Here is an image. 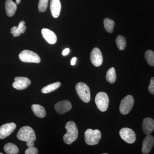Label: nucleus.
Segmentation results:
<instances>
[{"label":"nucleus","mask_w":154,"mask_h":154,"mask_svg":"<svg viewBox=\"0 0 154 154\" xmlns=\"http://www.w3.org/2000/svg\"><path fill=\"white\" fill-rule=\"evenodd\" d=\"M66 133L63 136V139L65 143L70 145L78 138V129L75 123L73 121H69L65 125Z\"/></svg>","instance_id":"f257e3e1"},{"label":"nucleus","mask_w":154,"mask_h":154,"mask_svg":"<svg viewBox=\"0 0 154 154\" xmlns=\"http://www.w3.org/2000/svg\"><path fill=\"white\" fill-rule=\"evenodd\" d=\"M17 137L19 140L26 142H34L36 140L34 130L29 126H25L21 128L17 133Z\"/></svg>","instance_id":"f03ea898"},{"label":"nucleus","mask_w":154,"mask_h":154,"mask_svg":"<svg viewBox=\"0 0 154 154\" xmlns=\"http://www.w3.org/2000/svg\"><path fill=\"white\" fill-rule=\"evenodd\" d=\"M85 137L87 144L94 146L99 143L102 137V134L99 130L88 129L85 132Z\"/></svg>","instance_id":"7ed1b4c3"},{"label":"nucleus","mask_w":154,"mask_h":154,"mask_svg":"<svg viewBox=\"0 0 154 154\" xmlns=\"http://www.w3.org/2000/svg\"><path fill=\"white\" fill-rule=\"evenodd\" d=\"M76 91L78 96L83 102L88 103L91 100L90 88L86 84L83 82L77 83Z\"/></svg>","instance_id":"20e7f679"},{"label":"nucleus","mask_w":154,"mask_h":154,"mask_svg":"<svg viewBox=\"0 0 154 154\" xmlns=\"http://www.w3.org/2000/svg\"><path fill=\"white\" fill-rule=\"evenodd\" d=\"M19 58L20 60L25 63H38L41 61V58L37 54L28 50H25L20 53Z\"/></svg>","instance_id":"39448f33"},{"label":"nucleus","mask_w":154,"mask_h":154,"mask_svg":"<svg viewBox=\"0 0 154 154\" xmlns=\"http://www.w3.org/2000/svg\"><path fill=\"white\" fill-rule=\"evenodd\" d=\"M109 102L108 96L105 92H99L96 95L95 103L97 108L102 112H105L107 110Z\"/></svg>","instance_id":"423d86ee"},{"label":"nucleus","mask_w":154,"mask_h":154,"mask_svg":"<svg viewBox=\"0 0 154 154\" xmlns=\"http://www.w3.org/2000/svg\"><path fill=\"white\" fill-rule=\"evenodd\" d=\"M134 104V99L131 95H127L122 100L119 106V111L122 114L126 115L132 110Z\"/></svg>","instance_id":"0eeeda50"},{"label":"nucleus","mask_w":154,"mask_h":154,"mask_svg":"<svg viewBox=\"0 0 154 154\" xmlns=\"http://www.w3.org/2000/svg\"><path fill=\"white\" fill-rule=\"evenodd\" d=\"M119 135L121 138L128 143H134L136 139L134 131L128 128H122L119 131Z\"/></svg>","instance_id":"6e6552de"},{"label":"nucleus","mask_w":154,"mask_h":154,"mask_svg":"<svg viewBox=\"0 0 154 154\" xmlns=\"http://www.w3.org/2000/svg\"><path fill=\"white\" fill-rule=\"evenodd\" d=\"M91 63L94 66L99 67L102 65L103 63V57L102 52L98 48H94L92 50L90 56Z\"/></svg>","instance_id":"1a4fd4ad"},{"label":"nucleus","mask_w":154,"mask_h":154,"mask_svg":"<svg viewBox=\"0 0 154 154\" xmlns=\"http://www.w3.org/2000/svg\"><path fill=\"white\" fill-rule=\"evenodd\" d=\"M12 84L13 87L18 90H23L28 88L31 84L30 80L25 77H17Z\"/></svg>","instance_id":"9d476101"},{"label":"nucleus","mask_w":154,"mask_h":154,"mask_svg":"<svg viewBox=\"0 0 154 154\" xmlns=\"http://www.w3.org/2000/svg\"><path fill=\"white\" fill-rule=\"evenodd\" d=\"M16 125L14 122L6 123L0 127V139L8 137L12 133L16 128Z\"/></svg>","instance_id":"9b49d317"},{"label":"nucleus","mask_w":154,"mask_h":154,"mask_svg":"<svg viewBox=\"0 0 154 154\" xmlns=\"http://www.w3.org/2000/svg\"><path fill=\"white\" fill-rule=\"evenodd\" d=\"M72 104L68 100H65L57 103L54 108L57 113L63 114L69 111L72 108Z\"/></svg>","instance_id":"f8f14e48"},{"label":"nucleus","mask_w":154,"mask_h":154,"mask_svg":"<svg viewBox=\"0 0 154 154\" xmlns=\"http://www.w3.org/2000/svg\"><path fill=\"white\" fill-rule=\"evenodd\" d=\"M154 144V138L150 134L148 135L143 141L142 152L143 154H147L151 151Z\"/></svg>","instance_id":"ddd939ff"},{"label":"nucleus","mask_w":154,"mask_h":154,"mask_svg":"<svg viewBox=\"0 0 154 154\" xmlns=\"http://www.w3.org/2000/svg\"><path fill=\"white\" fill-rule=\"evenodd\" d=\"M142 129L144 133L146 135L151 134L154 129L153 119L149 117L145 118L143 121Z\"/></svg>","instance_id":"4468645a"},{"label":"nucleus","mask_w":154,"mask_h":154,"mask_svg":"<svg viewBox=\"0 0 154 154\" xmlns=\"http://www.w3.org/2000/svg\"><path fill=\"white\" fill-rule=\"evenodd\" d=\"M42 34L47 42L50 44H55L57 41V37L55 33L47 28H43L41 31Z\"/></svg>","instance_id":"2eb2a0df"},{"label":"nucleus","mask_w":154,"mask_h":154,"mask_svg":"<svg viewBox=\"0 0 154 154\" xmlns=\"http://www.w3.org/2000/svg\"><path fill=\"white\" fill-rule=\"evenodd\" d=\"M61 5L60 0H51L50 11L54 18H57L60 14Z\"/></svg>","instance_id":"dca6fc26"},{"label":"nucleus","mask_w":154,"mask_h":154,"mask_svg":"<svg viewBox=\"0 0 154 154\" xmlns=\"http://www.w3.org/2000/svg\"><path fill=\"white\" fill-rule=\"evenodd\" d=\"M5 8L7 16L12 17L15 14L17 11V4L14 3L12 0H6Z\"/></svg>","instance_id":"f3484780"},{"label":"nucleus","mask_w":154,"mask_h":154,"mask_svg":"<svg viewBox=\"0 0 154 154\" xmlns=\"http://www.w3.org/2000/svg\"><path fill=\"white\" fill-rule=\"evenodd\" d=\"M31 109L35 115L39 118H43L46 115L45 109L41 105L34 104L31 106Z\"/></svg>","instance_id":"a211bd4d"},{"label":"nucleus","mask_w":154,"mask_h":154,"mask_svg":"<svg viewBox=\"0 0 154 154\" xmlns=\"http://www.w3.org/2000/svg\"><path fill=\"white\" fill-rule=\"evenodd\" d=\"M4 151L8 154H17L19 152V149L16 145L9 143L4 146Z\"/></svg>","instance_id":"6ab92c4d"},{"label":"nucleus","mask_w":154,"mask_h":154,"mask_svg":"<svg viewBox=\"0 0 154 154\" xmlns=\"http://www.w3.org/2000/svg\"><path fill=\"white\" fill-rule=\"evenodd\" d=\"M61 85V83L59 82L53 83L44 87L42 89V92L43 94H48L51 93L58 89Z\"/></svg>","instance_id":"aec40b11"},{"label":"nucleus","mask_w":154,"mask_h":154,"mask_svg":"<svg viewBox=\"0 0 154 154\" xmlns=\"http://www.w3.org/2000/svg\"><path fill=\"white\" fill-rule=\"evenodd\" d=\"M106 79L107 82L110 84H113L115 82L116 79V75L114 68H111L108 70L106 75Z\"/></svg>","instance_id":"412c9836"},{"label":"nucleus","mask_w":154,"mask_h":154,"mask_svg":"<svg viewBox=\"0 0 154 154\" xmlns=\"http://www.w3.org/2000/svg\"><path fill=\"white\" fill-rule=\"evenodd\" d=\"M114 21L106 18L104 20V27L105 30L109 33H112L113 31V28L115 26Z\"/></svg>","instance_id":"4be33fe9"},{"label":"nucleus","mask_w":154,"mask_h":154,"mask_svg":"<svg viewBox=\"0 0 154 154\" xmlns=\"http://www.w3.org/2000/svg\"><path fill=\"white\" fill-rule=\"evenodd\" d=\"M26 29V26L25 25V21H22L19 22V25L17 27L16 30L13 33L14 37H17L21 35V33H25Z\"/></svg>","instance_id":"5701e85b"},{"label":"nucleus","mask_w":154,"mask_h":154,"mask_svg":"<svg viewBox=\"0 0 154 154\" xmlns=\"http://www.w3.org/2000/svg\"><path fill=\"white\" fill-rule=\"evenodd\" d=\"M116 43L119 49L123 50L126 45V41L124 36L121 35H119L116 39Z\"/></svg>","instance_id":"b1692460"},{"label":"nucleus","mask_w":154,"mask_h":154,"mask_svg":"<svg viewBox=\"0 0 154 154\" xmlns=\"http://www.w3.org/2000/svg\"><path fill=\"white\" fill-rule=\"evenodd\" d=\"M145 58L150 66H154V52L152 50L147 51L145 54Z\"/></svg>","instance_id":"393cba45"},{"label":"nucleus","mask_w":154,"mask_h":154,"mask_svg":"<svg viewBox=\"0 0 154 154\" xmlns=\"http://www.w3.org/2000/svg\"><path fill=\"white\" fill-rule=\"evenodd\" d=\"M48 0H39L38 7L40 12H45L47 9Z\"/></svg>","instance_id":"a878e982"},{"label":"nucleus","mask_w":154,"mask_h":154,"mask_svg":"<svg viewBox=\"0 0 154 154\" xmlns=\"http://www.w3.org/2000/svg\"><path fill=\"white\" fill-rule=\"evenodd\" d=\"M38 153V149L34 146L28 148L25 151V154H37Z\"/></svg>","instance_id":"bb28decb"},{"label":"nucleus","mask_w":154,"mask_h":154,"mask_svg":"<svg viewBox=\"0 0 154 154\" xmlns=\"http://www.w3.org/2000/svg\"><path fill=\"white\" fill-rule=\"evenodd\" d=\"M148 90L149 93L154 95V77L151 78L150 83L148 87Z\"/></svg>","instance_id":"cd10ccee"},{"label":"nucleus","mask_w":154,"mask_h":154,"mask_svg":"<svg viewBox=\"0 0 154 154\" xmlns=\"http://www.w3.org/2000/svg\"><path fill=\"white\" fill-rule=\"evenodd\" d=\"M26 145L28 146V148L34 146V142L30 141L26 143Z\"/></svg>","instance_id":"c85d7f7f"},{"label":"nucleus","mask_w":154,"mask_h":154,"mask_svg":"<svg viewBox=\"0 0 154 154\" xmlns=\"http://www.w3.org/2000/svg\"><path fill=\"white\" fill-rule=\"evenodd\" d=\"M69 52V48H66V49L64 50L63 51V55L66 56L67 55Z\"/></svg>","instance_id":"c756f323"},{"label":"nucleus","mask_w":154,"mask_h":154,"mask_svg":"<svg viewBox=\"0 0 154 154\" xmlns=\"http://www.w3.org/2000/svg\"><path fill=\"white\" fill-rule=\"evenodd\" d=\"M76 57H73L72 59L71 62V64L72 65V66L75 65V64L76 61Z\"/></svg>","instance_id":"7c9ffc66"},{"label":"nucleus","mask_w":154,"mask_h":154,"mask_svg":"<svg viewBox=\"0 0 154 154\" xmlns=\"http://www.w3.org/2000/svg\"><path fill=\"white\" fill-rule=\"evenodd\" d=\"M16 28H17L16 26H14V27H13V28H11V33L13 34V33H14V31H15V30H16Z\"/></svg>","instance_id":"2f4dec72"},{"label":"nucleus","mask_w":154,"mask_h":154,"mask_svg":"<svg viewBox=\"0 0 154 154\" xmlns=\"http://www.w3.org/2000/svg\"><path fill=\"white\" fill-rule=\"evenodd\" d=\"M21 2V0H16V4H19Z\"/></svg>","instance_id":"473e14b6"},{"label":"nucleus","mask_w":154,"mask_h":154,"mask_svg":"<svg viewBox=\"0 0 154 154\" xmlns=\"http://www.w3.org/2000/svg\"><path fill=\"white\" fill-rule=\"evenodd\" d=\"M0 154H3V153H0Z\"/></svg>","instance_id":"72a5a7b5"}]
</instances>
